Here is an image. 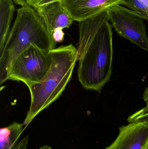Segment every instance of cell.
<instances>
[{
    "instance_id": "obj_9",
    "label": "cell",
    "mask_w": 148,
    "mask_h": 149,
    "mask_svg": "<svg viewBox=\"0 0 148 149\" xmlns=\"http://www.w3.org/2000/svg\"><path fill=\"white\" fill-rule=\"evenodd\" d=\"M13 0H0V54L10 31L15 10Z\"/></svg>"
},
{
    "instance_id": "obj_7",
    "label": "cell",
    "mask_w": 148,
    "mask_h": 149,
    "mask_svg": "<svg viewBox=\"0 0 148 149\" xmlns=\"http://www.w3.org/2000/svg\"><path fill=\"white\" fill-rule=\"evenodd\" d=\"M74 21L79 22L93 17L120 4L123 0H61Z\"/></svg>"
},
{
    "instance_id": "obj_11",
    "label": "cell",
    "mask_w": 148,
    "mask_h": 149,
    "mask_svg": "<svg viewBox=\"0 0 148 149\" xmlns=\"http://www.w3.org/2000/svg\"><path fill=\"white\" fill-rule=\"evenodd\" d=\"M121 5L135 11L144 20L148 21V6L140 0H123Z\"/></svg>"
},
{
    "instance_id": "obj_8",
    "label": "cell",
    "mask_w": 148,
    "mask_h": 149,
    "mask_svg": "<svg viewBox=\"0 0 148 149\" xmlns=\"http://www.w3.org/2000/svg\"><path fill=\"white\" fill-rule=\"evenodd\" d=\"M34 9L51 36L54 30L57 28L68 29L74 21L61 0L46 3Z\"/></svg>"
},
{
    "instance_id": "obj_1",
    "label": "cell",
    "mask_w": 148,
    "mask_h": 149,
    "mask_svg": "<svg viewBox=\"0 0 148 149\" xmlns=\"http://www.w3.org/2000/svg\"><path fill=\"white\" fill-rule=\"evenodd\" d=\"M79 31L78 79L85 89L100 93L112 71L113 31L107 10L79 22Z\"/></svg>"
},
{
    "instance_id": "obj_20",
    "label": "cell",
    "mask_w": 148,
    "mask_h": 149,
    "mask_svg": "<svg viewBox=\"0 0 148 149\" xmlns=\"http://www.w3.org/2000/svg\"><path fill=\"white\" fill-rule=\"evenodd\" d=\"M144 149H148V143H147V145H146V147H145Z\"/></svg>"
},
{
    "instance_id": "obj_19",
    "label": "cell",
    "mask_w": 148,
    "mask_h": 149,
    "mask_svg": "<svg viewBox=\"0 0 148 149\" xmlns=\"http://www.w3.org/2000/svg\"><path fill=\"white\" fill-rule=\"evenodd\" d=\"M140 1H141L142 2L144 3L147 4L148 6V0H140Z\"/></svg>"
},
{
    "instance_id": "obj_14",
    "label": "cell",
    "mask_w": 148,
    "mask_h": 149,
    "mask_svg": "<svg viewBox=\"0 0 148 149\" xmlns=\"http://www.w3.org/2000/svg\"><path fill=\"white\" fill-rule=\"evenodd\" d=\"M56 1L57 0H30L28 2V5L34 8L39 6Z\"/></svg>"
},
{
    "instance_id": "obj_16",
    "label": "cell",
    "mask_w": 148,
    "mask_h": 149,
    "mask_svg": "<svg viewBox=\"0 0 148 149\" xmlns=\"http://www.w3.org/2000/svg\"><path fill=\"white\" fill-rule=\"evenodd\" d=\"M30 0H13L16 4L20 5L21 7L28 5V2Z\"/></svg>"
},
{
    "instance_id": "obj_13",
    "label": "cell",
    "mask_w": 148,
    "mask_h": 149,
    "mask_svg": "<svg viewBox=\"0 0 148 149\" xmlns=\"http://www.w3.org/2000/svg\"><path fill=\"white\" fill-rule=\"evenodd\" d=\"M52 36L54 41L57 43L63 42L64 38V33L63 29L57 28L54 30L52 32Z\"/></svg>"
},
{
    "instance_id": "obj_3",
    "label": "cell",
    "mask_w": 148,
    "mask_h": 149,
    "mask_svg": "<svg viewBox=\"0 0 148 149\" xmlns=\"http://www.w3.org/2000/svg\"><path fill=\"white\" fill-rule=\"evenodd\" d=\"M51 52L52 63L45 77L40 82L27 86L30 92L31 102L23 122L25 127L61 95L77 61V49L72 44L62 45Z\"/></svg>"
},
{
    "instance_id": "obj_10",
    "label": "cell",
    "mask_w": 148,
    "mask_h": 149,
    "mask_svg": "<svg viewBox=\"0 0 148 149\" xmlns=\"http://www.w3.org/2000/svg\"><path fill=\"white\" fill-rule=\"evenodd\" d=\"M23 123L14 122L0 129V149H12L25 129Z\"/></svg>"
},
{
    "instance_id": "obj_15",
    "label": "cell",
    "mask_w": 148,
    "mask_h": 149,
    "mask_svg": "<svg viewBox=\"0 0 148 149\" xmlns=\"http://www.w3.org/2000/svg\"><path fill=\"white\" fill-rule=\"evenodd\" d=\"M29 142V136L27 135L23 138L21 141L17 142L12 149H27Z\"/></svg>"
},
{
    "instance_id": "obj_6",
    "label": "cell",
    "mask_w": 148,
    "mask_h": 149,
    "mask_svg": "<svg viewBox=\"0 0 148 149\" xmlns=\"http://www.w3.org/2000/svg\"><path fill=\"white\" fill-rule=\"evenodd\" d=\"M148 142V127L137 123H129L119 128L116 139L104 149H144Z\"/></svg>"
},
{
    "instance_id": "obj_2",
    "label": "cell",
    "mask_w": 148,
    "mask_h": 149,
    "mask_svg": "<svg viewBox=\"0 0 148 149\" xmlns=\"http://www.w3.org/2000/svg\"><path fill=\"white\" fill-rule=\"evenodd\" d=\"M31 44L51 51L56 49V43L35 9L27 5L17 9L14 22L0 54V85L8 80L16 58Z\"/></svg>"
},
{
    "instance_id": "obj_18",
    "label": "cell",
    "mask_w": 148,
    "mask_h": 149,
    "mask_svg": "<svg viewBox=\"0 0 148 149\" xmlns=\"http://www.w3.org/2000/svg\"><path fill=\"white\" fill-rule=\"evenodd\" d=\"M38 149H54L52 147L48 145H45V146H42Z\"/></svg>"
},
{
    "instance_id": "obj_12",
    "label": "cell",
    "mask_w": 148,
    "mask_h": 149,
    "mask_svg": "<svg viewBox=\"0 0 148 149\" xmlns=\"http://www.w3.org/2000/svg\"><path fill=\"white\" fill-rule=\"evenodd\" d=\"M129 123H141L148 127V108H144L136 111L129 116Z\"/></svg>"
},
{
    "instance_id": "obj_4",
    "label": "cell",
    "mask_w": 148,
    "mask_h": 149,
    "mask_svg": "<svg viewBox=\"0 0 148 149\" xmlns=\"http://www.w3.org/2000/svg\"><path fill=\"white\" fill-rule=\"evenodd\" d=\"M52 61L51 51L30 45L13 62L8 80L22 81L27 86L40 82L49 70Z\"/></svg>"
},
{
    "instance_id": "obj_17",
    "label": "cell",
    "mask_w": 148,
    "mask_h": 149,
    "mask_svg": "<svg viewBox=\"0 0 148 149\" xmlns=\"http://www.w3.org/2000/svg\"><path fill=\"white\" fill-rule=\"evenodd\" d=\"M143 99L147 104L146 107L148 108V87L144 90L143 94Z\"/></svg>"
},
{
    "instance_id": "obj_5",
    "label": "cell",
    "mask_w": 148,
    "mask_h": 149,
    "mask_svg": "<svg viewBox=\"0 0 148 149\" xmlns=\"http://www.w3.org/2000/svg\"><path fill=\"white\" fill-rule=\"evenodd\" d=\"M109 21L117 34L148 52V38L144 20L138 13L120 4L107 9Z\"/></svg>"
}]
</instances>
